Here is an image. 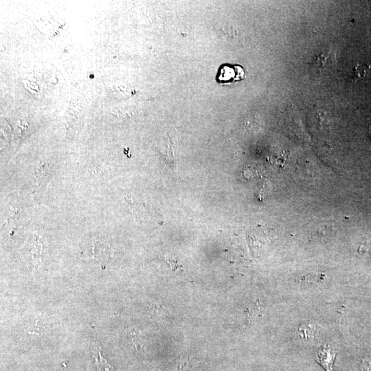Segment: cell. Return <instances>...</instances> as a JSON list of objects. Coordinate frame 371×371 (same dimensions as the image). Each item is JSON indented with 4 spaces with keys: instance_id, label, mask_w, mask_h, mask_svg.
<instances>
[{
    "instance_id": "2",
    "label": "cell",
    "mask_w": 371,
    "mask_h": 371,
    "mask_svg": "<svg viewBox=\"0 0 371 371\" xmlns=\"http://www.w3.org/2000/svg\"><path fill=\"white\" fill-rule=\"evenodd\" d=\"M47 173H48L47 168H43L41 167L35 168V177L37 182H41V180H43V177L47 175Z\"/></svg>"
},
{
    "instance_id": "1",
    "label": "cell",
    "mask_w": 371,
    "mask_h": 371,
    "mask_svg": "<svg viewBox=\"0 0 371 371\" xmlns=\"http://www.w3.org/2000/svg\"><path fill=\"white\" fill-rule=\"evenodd\" d=\"M245 78V71L241 65L225 63L219 67L216 76V81L217 83L226 84L242 81Z\"/></svg>"
},
{
    "instance_id": "3",
    "label": "cell",
    "mask_w": 371,
    "mask_h": 371,
    "mask_svg": "<svg viewBox=\"0 0 371 371\" xmlns=\"http://www.w3.org/2000/svg\"><path fill=\"white\" fill-rule=\"evenodd\" d=\"M370 135H371V125H370Z\"/></svg>"
}]
</instances>
